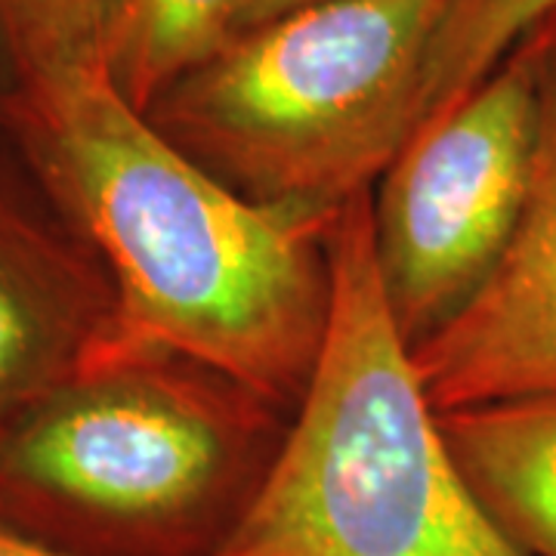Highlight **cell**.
Masks as SVG:
<instances>
[{
    "label": "cell",
    "mask_w": 556,
    "mask_h": 556,
    "mask_svg": "<svg viewBox=\"0 0 556 556\" xmlns=\"http://www.w3.org/2000/svg\"><path fill=\"white\" fill-rule=\"evenodd\" d=\"M31 189L102 263L118 343H149L294 415L334 306L338 214L241 199L161 137L105 65L10 80Z\"/></svg>",
    "instance_id": "6da1fadb"
},
{
    "label": "cell",
    "mask_w": 556,
    "mask_h": 556,
    "mask_svg": "<svg viewBox=\"0 0 556 556\" xmlns=\"http://www.w3.org/2000/svg\"><path fill=\"white\" fill-rule=\"evenodd\" d=\"M288 420L195 358L112 340L0 424V526L65 556H211Z\"/></svg>",
    "instance_id": "7a4b0ae2"
},
{
    "label": "cell",
    "mask_w": 556,
    "mask_h": 556,
    "mask_svg": "<svg viewBox=\"0 0 556 556\" xmlns=\"http://www.w3.org/2000/svg\"><path fill=\"white\" fill-rule=\"evenodd\" d=\"M371 192L331 226L334 306L316 375L211 556H522L467 489L387 313Z\"/></svg>",
    "instance_id": "3957f363"
},
{
    "label": "cell",
    "mask_w": 556,
    "mask_h": 556,
    "mask_svg": "<svg viewBox=\"0 0 556 556\" xmlns=\"http://www.w3.org/2000/svg\"><path fill=\"white\" fill-rule=\"evenodd\" d=\"M445 0H338L236 31L146 118L241 199L338 214L420 127Z\"/></svg>",
    "instance_id": "277c9868"
},
{
    "label": "cell",
    "mask_w": 556,
    "mask_h": 556,
    "mask_svg": "<svg viewBox=\"0 0 556 556\" xmlns=\"http://www.w3.org/2000/svg\"><path fill=\"white\" fill-rule=\"evenodd\" d=\"M538 47L526 38L477 90L424 124L371 192L380 291L402 343L439 331L492 276L532 177Z\"/></svg>",
    "instance_id": "5b68a950"
},
{
    "label": "cell",
    "mask_w": 556,
    "mask_h": 556,
    "mask_svg": "<svg viewBox=\"0 0 556 556\" xmlns=\"http://www.w3.org/2000/svg\"><path fill=\"white\" fill-rule=\"evenodd\" d=\"M532 38L535 149L514 239L477 294L408 350L439 415L556 393V20Z\"/></svg>",
    "instance_id": "8992f818"
},
{
    "label": "cell",
    "mask_w": 556,
    "mask_h": 556,
    "mask_svg": "<svg viewBox=\"0 0 556 556\" xmlns=\"http://www.w3.org/2000/svg\"><path fill=\"white\" fill-rule=\"evenodd\" d=\"M115 288L53 207L0 179V424L115 340Z\"/></svg>",
    "instance_id": "52a82bcc"
},
{
    "label": "cell",
    "mask_w": 556,
    "mask_h": 556,
    "mask_svg": "<svg viewBox=\"0 0 556 556\" xmlns=\"http://www.w3.org/2000/svg\"><path fill=\"white\" fill-rule=\"evenodd\" d=\"M457 470L522 556H556V393L439 415Z\"/></svg>",
    "instance_id": "ba28073f"
},
{
    "label": "cell",
    "mask_w": 556,
    "mask_h": 556,
    "mask_svg": "<svg viewBox=\"0 0 556 556\" xmlns=\"http://www.w3.org/2000/svg\"><path fill=\"white\" fill-rule=\"evenodd\" d=\"M239 0H124L105 53L121 97L146 112L159 93L232 38Z\"/></svg>",
    "instance_id": "9c48e42d"
},
{
    "label": "cell",
    "mask_w": 556,
    "mask_h": 556,
    "mask_svg": "<svg viewBox=\"0 0 556 556\" xmlns=\"http://www.w3.org/2000/svg\"><path fill=\"white\" fill-rule=\"evenodd\" d=\"M554 20L556 0H445L424 62L420 127L467 100L522 40Z\"/></svg>",
    "instance_id": "30bf717a"
},
{
    "label": "cell",
    "mask_w": 556,
    "mask_h": 556,
    "mask_svg": "<svg viewBox=\"0 0 556 556\" xmlns=\"http://www.w3.org/2000/svg\"><path fill=\"white\" fill-rule=\"evenodd\" d=\"M124 0H0V50L13 80L105 65Z\"/></svg>",
    "instance_id": "8fae6325"
},
{
    "label": "cell",
    "mask_w": 556,
    "mask_h": 556,
    "mask_svg": "<svg viewBox=\"0 0 556 556\" xmlns=\"http://www.w3.org/2000/svg\"><path fill=\"white\" fill-rule=\"evenodd\" d=\"M321 3H338V0H239L232 35L244 31V28H257V25H266V22L281 20V16L306 10V7H321Z\"/></svg>",
    "instance_id": "7c38bea8"
},
{
    "label": "cell",
    "mask_w": 556,
    "mask_h": 556,
    "mask_svg": "<svg viewBox=\"0 0 556 556\" xmlns=\"http://www.w3.org/2000/svg\"><path fill=\"white\" fill-rule=\"evenodd\" d=\"M0 556H65L60 551H50V547H43L38 541H31V538L20 535V532H13V529H3L0 526Z\"/></svg>",
    "instance_id": "4fadbf2b"
},
{
    "label": "cell",
    "mask_w": 556,
    "mask_h": 556,
    "mask_svg": "<svg viewBox=\"0 0 556 556\" xmlns=\"http://www.w3.org/2000/svg\"><path fill=\"white\" fill-rule=\"evenodd\" d=\"M0 105H3V90H0ZM0 130H3V121H0Z\"/></svg>",
    "instance_id": "5bb4252c"
}]
</instances>
